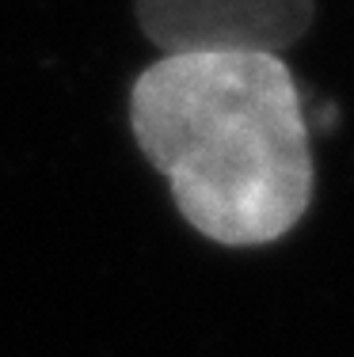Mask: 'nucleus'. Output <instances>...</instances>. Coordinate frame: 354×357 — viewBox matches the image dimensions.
Returning a JSON list of instances; mask_svg holds the SVG:
<instances>
[{"label": "nucleus", "instance_id": "1", "mask_svg": "<svg viewBox=\"0 0 354 357\" xmlns=\"http://www.w3.org/2000/svg\"><path fill=\"white\" fill-rule=\"evenodd\" d=\"M130 126L183 220L214 243H274L313 202L309 118L282 57H160L133 80Z\"/></svg>", "mask_w": 354, "mask_h": 357}, {"label": "nucleus", "instance_id": "2", "mask_svg": "<svg viewBox=\"0 0 354 357\" xmlns=\"http://www.w3.org/2000/svg\"><path fill=\"white\" fill-rule=\"evenodd\" d=\"M316 0H138V20L160 57L271 54L309 31Z\"/></svg>", "mask_w": 354, "mask_h": 357}]
</instances>
